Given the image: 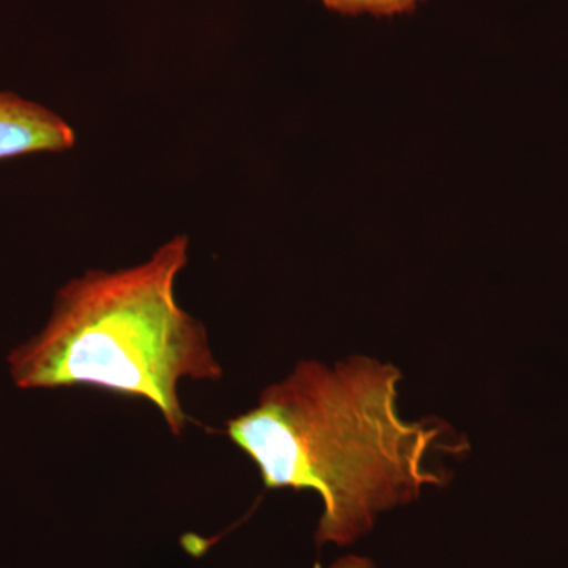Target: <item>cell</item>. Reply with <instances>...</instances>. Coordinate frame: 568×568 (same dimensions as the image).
Segmentation results:
<instances>
[{"mask_svg":"<svg viewBox=\"0 0 568 568\" xmlns=\"http://www.w3.org/2000/svg\"><path fill=\"white\" fill-rule=\"evenodd\" d=\"M402 373L366 355L327 366L304 361L264 388L257 405L226 422V433L268 489H312L324 511L320 547H347L383 511L407 506L447 478L428 458L448 426L407 422L396 399Z\"/></svg>","mask_w":568,"mask_h":568,"instance_id":"cell-1","label":"cell"},{"mask_svg":"<svg viewBox=\"0 0 568 568\" xmlns=\"http://www.w3.org/2000/svg\"><path fill=\"white\" fill-rule=\"evenodd\" d=\"M189 250L190 239L175 235L144 263L88 271L63 284L47 324L7 355L14 386H91L142 398L174 436L182 435L190 420L183 381L215 383L223 376L204 324L175 297Z\"/></svg>","mask_w":568,"mask_h":568,"instance_id":"cell-2","label":"cell"},{"mask_svg":"<svg viewBox=\"0 0 568 568\" xmlns=\"http://www.w3.org/2000/svg\"><path fill=\"white\" fill-rule=\"evenodd\" d=\"M74 144L77 133L61 115L17 93L0 91V160L65 152Z\"/></svg>","mask_w":568,"mask_h":568,"instance_id":"cell-3","label":"cell"},{"mask_svg":"<svg viewBox=\"0 0 568 568\" xmlns=\"http://www.w3.org/2000/svg\"><path fill=\"white\" fill-rule=\"evenodd\" d=\"M328 568H377L376 564L364 556L349 555L345 558L336 559Z\"/></svg>","mask_w":568,"mask_h":568,"instance_id":"cell-5","label":"cell"},{"mask_svg":"<svg viewBox=\"0 0 568 568\" xmlns=\"http://www.w3.org/2000/svg\"><path fill=\"white\" fill-rule=\"evenodd\" d=\"M328 10L342 14H375L395 17L410 13L424 0H321Z\"/></svg>","mask_w":568,"mask_h":568,"instance_id":"cell-4","label":"cell"}]
</instances>
